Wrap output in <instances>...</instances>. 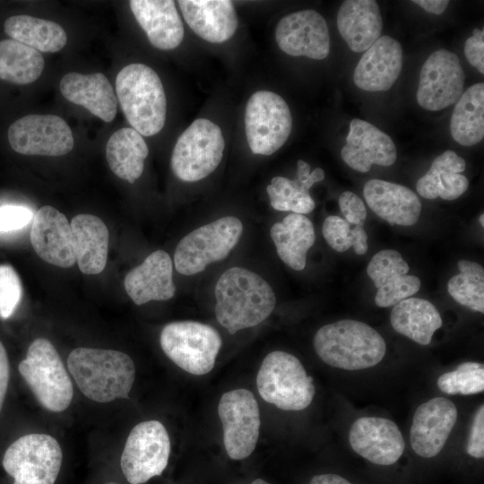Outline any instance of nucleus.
Listing matches in <instances>:
<instances>
[{
    "mask_svg": "<svg viewBox=\"0 0 484 484\" xmlns=\"http://www.w3.org/2000/svg\"><path fill=\"white\" fill-rule=\"evenodd\" d=\"M215 315L230 334L258 325L273 311L276 296L271 285L257 273L231 267L215 286Z\"/></svg>",
    "mask_w": 484,
    "mask_h": 484,
    "instance_id": "obj_1",
    "label": "nucleus"
},
{
    "mask_svg": "<svg viewBox=\"0 0 484 484\" xmlns=\"http://www.w3.org/2000/svg\"><path fill=\"white\" fill-rule=\"evenodd\" d=\"M67 366L87 398L104 403L129 398L135 367L127 354L115 350L82 347L70 352Z\"/></svg>",
    "mask_w": 484,
    "mask_h": 484,
    "instance_id": "obj_2",
    "label": "nucleus"
},
{
    "mask_svg": "<svg viewBox=\"0 0 484 484\" xmlns=\"http://www.w3.org/2000/svg\"><path fill=\"white\" fill-rule=\"evenodd\" d=\"M314 348L327 365L345 370L372 367L386 352L385 341L378 332L351 319L322 326L314 336Z\"/></svg>",
    "mask_w": 484,
    "mask_h": 484,
    "instance_id": "obj_3",
    "label": "nucleus"
},
{
    "mask_svg": "<svg viewBox=\"0 0 484 484\" xmlns=\"http://www.w3.org/2000/svg\"><path fill=\"white\" fill-rule=\"evenodd\" d=\"M117 99L128 123L143 136L161 131L167 116V99L156 72L134 63L125 66L116 78Z\"/></svg>",
    "mask_w": 484,
    "mask_h": 484,
    "instance_id": "obj_4",
    "label": "nucleus"
},
{
    "mask_svg": "<svg viewBox=\"0 0 484 484\" xmlns=\"http://www.w3.org/2000/svg\"><path fill=\"white\" fill-rule=\"evenodd\" d=\"M260 396L283 411H302L315 396L313 378L294 355L281 350L264 359L256 376Z\"/></svg>",
    "mask_w": 484,
    "mask_h": 484,
    "instance_id": "obj_5",
    "label": "nucleus"
},
{
    "mask_svg": "<svg viewBox=\"0 0 484 484\" xmlns=\"http://www.w3.org/2000/svg\"><path fill=\"white\" fill-rule=\"evenodd\" d=\"M18 369L43 408L61 412L69 407L73 396V383L57 350L48 340H34Z\"/></svg>",
    "mask_w": 484,
    "mask_h": 484,
    "instance_id": "obj_6",
    "label": "nucleus"
},
{
    "mask_svg": "<svg viewBox=\"0 0 484 484\" xmlns=\"http://www.w3.org/2000/svg\"><path fill=\"white\" fill-rule=\"evenodd\" d=\"M166 356L183 370L196 376L209 373L214 367L222 340L212 326L195 321L166 324L160 336Z\"/></svg>",
    "mask_w": 484,
    "mask_h": 484,
    "instance_id": "obj_7",
    "label": "nucleus"
},
{
    "mask_svg": "<svg viewBox=\"0 0 484 484\" xmlns=\"http://www.w3.org/2000/svg\"><path fill=\"white\" fill-rule=\"evenodd\" d=\"M242 232V222L233 216L222 217L194 229L176 247V270L183 275H194L210 264L223 260L236 246Z\"/></svg>",
    "mask_w": 484,
    "mask_h": 484,
    "instance_id": "obj_8",
    "label": "nucleus"
},
{
    "mask_svg": "<svg viewBox=\"0 0 484 484\" xmlns=\"http://www.w3.org/2000/svg\"><path fill=\"white\" fill-rule=\"evenodd\" d=\"M225 141L219 125L206 118L195 119L178 137L170 165L180 180L199 181L220 163Z\"/></svg>",
    "mask_w": 484,
    "mask_h": 484,
    "instance_id": "obj_9",
    "label": "nucleus"
},
{
    "mask_svg": "<svg viewBox=\"0 0 484 484\" xmlns=\"http://www.w3.org/2000/svg\"><path fill=\"white\" fill-rule=\"evenodd\" d=\"M62 458L61 447L55 437L47 434H28L9 445L2 463L13 478V484H54Z\"/></svg>",
    "mask_w": 484,
    "mask_h": 484,
    "instance_id": "obj_10",
    "label": "nucleus"
},
{
    "mask_svg": "<svg viewBox=\"0 0 484 484\" xmlns=\"http://www.w3.org/2000/svg\"><path fill=\"white\" fill-rule=\"evenodd\" d=\"M245 129L253 153H274L286 143L291 133L292 117L288 104L272 91L255 92L246 103Z\"/></svg>",
    "mask_w": 484,
    "mask_h": 484,
    "instance_id": "obj_11",
    "label": "nucleus"
},
{
    "mask_svg": "<svg viewBox=\"0 0 484 484\" xmlns=\"http://www.w3.org/2000/svg\"><path fill=\"white\" fill-rule=\"evenodd\" d=\"M170 454L167 429L158 420L143 421L129 433L120 460L123 474L130 484H142L166 469Z\"/></svg>",
    "mask_w": 484,
    "mask_h": 484,
    "instance_id": "obj_12",
    "label": "nucleus"
},
{
    "mask_svg": "<svg viewBox=\"0 0 484 484\" xmlns=\"http://www.w3.org/2000/svg\"><path fill=\"white\" fill-rule=\"evenodd\" d=\"M223 442L229 458L242 460L255 450L260 430V411L254 394L243 388L225 393L218 405Z\"/></svg>",
    "mask_w": 484,
    "mask_h": 484,
    "instance_id": "obj_13",
    "label": "nucleus"
},
{
    "mask_svg": "<svg viewBox=\"0 0 484 484\" xmlns=\"http://www.w3.org/2000/svg\"><path fill=\"white\" fill-rule=\"evenodd\" d=\"M8 140L24 155L62 156L70 152L74 139L67 123L55 115H28L8 128Z\"/></svg>",
    "mask_w": 484,
    "mask_h": 484,
    "instance_id": "obj_14",
    "label": "nucleus"
},
{
    "mask_svg": "<svg viewBox=\"0 0 484 484\" xmlns=\"http://www.w3.org/2000/svg\"><path fill=\"white\" fill-rule=\"evenodd\" d=\"M465 73L456 54L441 48L423 64L416 99L429 111L444 109L460 99L464 90Z\"/></svg>",
    "mask_w": 484,
    "mask_h": 484,
    "instance_id": "obj_15",
    "label": "nucleus"
},
{
    "mask_svg": "<svg viewBox=\"0 0 484 484\" xmlns=\"http://www.w3.org/2000/svg\"><path fill=\"white\" fill-rule=\"evenodd\" d=\"M278 47L292 56L324 59L330 53V36L324 18L315 10L289 13L275 29Z\"/></svg>",
    "mask_w": 484,
    "mask_h": 484,
    "instance_id": "obj_16",
    "label": "nucleus"
},
{
    "mask_svg": "<svg viewBox=\"0 0 484 484\" xmlns=\"http://www.w3.org/2000/svg\"><path fill=\"white\" fill-rule=\"evenodd\" d=\"M454 403L444 397L433 398L416 410L410 432L413 451L424 458L437 455L457 420Z\"/></svg>",
    "mask_w": 484,
    "mask_h": 484,
    "instance_id": "obj_17",
    "label": "nucleus"
},
{
    "mask_svg": "<svg viewBox=\"0 0 484 484\" xmlns=\"http://www.w3.org/2000/svg\"><path fill=\"white\" fill-rule=\"evenodd\" d=\"M349 440L358 454L377 465L393 464L405 448L397 425L380 417L358 419L350 429Z\"/></svg>",
    "mask_w": 484,
    "mask_h": 484,
    "instance_id": "obj_18",
    "label": "nucleus"
},
{
    "mask_svg": "<svg viewBox=\"0 0 484 484\" xmlns=\"http://www.w3.org/2000/svg\"><path fill=\"white\" fill-rule=\"evenodd\" d=\"M30 242L36 254L50 264L68 268L76 263L70 223L52 206H42L33 214Z\"/></svg>",
    "mask_w": 484,
    "mask_h": 484,
    "instance_id": "obj_19",
    "label": "nucleus"
},
{
    "mask_svg": "<svg viewBox=\"0 0 484 484\" xmlns=\"http://www.w3.org/2000/svg\"><path fill=\"white\" fill-rule=\"evenodd\" d=\"M409 271L407 262L396 250L384 249L373 255L367 273L377 289V307H393L419 291L421 281L417 276L409 275Z\"/></svg>",
    "mask_w": 484,
    "mask_h": 484,
    "instance_id": "obj_20",
    "label": "nucleus"
},
{
    "mask_svg": "<svg viewBox=\"0 0 484 484\" xmlns=\"http://www.w3.org/2000/svg\"><path fill=\"white\" fill-rule=\"evenodd\" d=\"M341 155L349 167L361 173L368 172L373 164L391 166L397 159L392 138L369 122L359 118L352 119L350 124Z\"/></svg>",
    "mask_w": 484,
    "mask_h": 484,
    "instance_id": "obj_21",
    "label": "nucleus"
},
{
    "mask_svg": "<svg viewBox=\"0 0 484 484\" xmlns=\"http://www.w3.org/2000/svg\"><path fill=\"white\" fill-rule=\"evenodd\" d=\"M402 67L401 44L389 36H380L358 62L353 81L363 91H385L394 84Z\"/></svg>",
    "mask_w": 484,
    "mask_h": 484,
    "instance_id": "obj_22",
    "label": "nucleus"
},
{
    "mask_svg": "<svg viewBox=\"0 0 484 484\" xmlns=\"http://www.w3.org/2000/svg\"><path fill=\"white\" fill-rule=\"evenodd\" d=\"M125 289L136 305L172 298L176 292L172 261L168 253L157 250L125 277Z\"/></svg>",
    "mask_w": 484,
    "mask_h": 484,
    "instance_id": "obj_23",
    "label": "nucleus"
},
{
    "mask_svg": "<svg viewBox=\"0 0 484 484\" xmlns=\"http://www.w3.org/2000/svg\"><path fill=\"white\" fill-rule=\"evenodd\" d=\"M177 4L190 29L208 42H225L238 29V18L231 1L179 0Z\"/></svg>",
    "mask_w": 484,
    "mask_h": 484,
    "instance_id": "obj_24",
    "label": "nucleus"
},
{
    "mask_svg": "<svg viewBox=\"0 0 484 484\" xmlns=\"http://www.w3.org/2000/svg\"><path fill=\"white\" fill-rule=\"evenodd\" d=\"M363 194L370 209L392 225L411 226L419 220L420 200L402 185L370 179L365 183Z\"/></svg>",
    "mask_w": 484,
    "mask_h": 484,
    "instance_id": "obj_25",
    "label": "nucleus"
},
{
    "mask_svg": "<svg viewBox=\"0 0 484 484\" xmlns=\"http://www.w3.org/2000/svg\"><path fill=\"white\" fill-rule=\"evenodd\" d=\"M129 5L150 43L161 50L177 48L184 26L172 0H131Z\"/></svg>",
    "mask_w": 484,
    "mask_h": 484,
    "instance_id": "obj_26",
    "label": "nucleus"
},
{
    "mask_svg": "<svg viewBox=\"0 0 484 484\" xmlns=\"http://www.w3.org/2000/svg\"><path fill=\"white\" fill-rule=\"evenodd\" d=\"M60 91L67 100L84 107L105 122H112L117 115V96L101 73H68L61 79Z\"/></svg>",
    "mask_w": 484,
    "mask_h": 484,
    "instance_id": "obj_27",
    "label": "nucleus"
},
{
    "mask_svg": "<svg viewBox=\"0 0 484 484\" xmlns=\"http://www.w3.org/2000/svg\"><path fill=\"white\" fill-rule=\"evenodd\" d=\"M338 30L350 49L361 53L380 37L383 21L374 0H346L337 13Z\"/></svg>",
    "mask_w": 484,
    "mask_h": 484,
    "instance_id": "obj_28",
    "label": "nucleus"
},
{
    "mask_svg": "<svg viewBox=\"0 0 484 484\" xmlns=\"http://www.w3.org/2000/svg\"><path fill=\"white\" fill-rule=\"evenodd\" d=\"M72 237L76 263L84 274L101 272L107 264L109 233L97 216L82 213L73 218Z\"/></svg>",
    "mask_w": 484,
    "mask_h": 484,
    "instance_id": "obj_29",
    "label": "nucleus"
},
{
    "mask_svg": "<svg viewBox=\"0 0 484 484\" xmlns=\"http://www.w3.org/2000/svg\"><path fill=\"white\" fill-rule=\"evenodd\" d=\"M465 168L464 159L454 151H445L433 160L427 173L418 180L417 192L426 199L454 200L468 189L469 181L461 174Z\"/></svg>",
    "mask_w": 484,
    "mask_h": 484,
    "instance_id": "obj_30",
    "label": "nucleus"
},
{
    "mask_svg": "<svg viewBox=\"0 0 484 484\" xmlns=\"http://www.w3.org/2000/svg\"><path fill=\"white\" fill-rule=\"evenodd\" d=\"M270 234L281 260L296 271L303 270L315 240L312 221L303 214L290 213L272 226Z\"/></svg>",
    "mask_w": 484,
    "mask_h": 484,
    "instance_id": "obj_31",
    "label": "nucleus"
},
{
    "mask_svg": "<svg viewBox=\"0 0 484 484\" xmlns=\"http://www.w3.org/2000/svg\"><path fill=\"white\" fill-rule=\"evenodd\" d=\"M390 321L397 333L420 345L429 344L443 324L436 307L419 298H408L393 306Z\"/></svg>",
    "mask_w": 484,
    "mask_h": 484,
    "instance_id": "obj_32",
    "label": "nucleus"
},
{
    "mask_svg": "<svg viewBox=\"0 0 484 484\" xmlns=\"http://www.w3.org/2000/svg\"><path fill=\"white\" fill-rule=\"evenodd\" d=\"M148 154L145 141L132 127L116 131L106 145V158L111 171L130 184L142 176Z\"/></svg>",
    "mask_w": 484,
    "mask_h": 484,
    "instance_id": "obj_33",
    "label": "nucleus"
},
{
    "mask_svg": "<svg viewBox=\"0 0 484 484\" xmlns=\"http://www.w3.org/2000/svg\"><path fill=\"white\" fill-rule=\"evenodd\" d=\"M450 133L462 146H472L484 137V83L469 87L456 101L450 120Z\"/></svg>",
    "mask_w": 484,
    "mask_h": 484,
    "instance_id": "obj_34",
    "label": "nucleus"
},
{
    "mask_svg": "<svg viewBox=\"0 0 484 484\" xmlns=\"http://www.w3.org/2000/svg\"><path fill=\"white\" fill-rule=\"evenodd\" d=\"M4 32L12 39L39 52L54 53L66 44L67 36L61 25L30 15H14L4 23Z\"/></svg>",
    "mask_w": 484,
    "mask_h": 484,
    "instance_id": "obj_35",
    "label": "nucleus"
},
{
    "mask_svg": "<svg viewBox=\"0 0 484 484\" xmlns=\"http://www.w3.org/2000/svg\"><path fill=\"white\" fill-rule=\"evenodd\" d=\"M45 61L40 52L14 39L0 41V79L23 85L42 73Z\"/></svg>",
    "mask_w": 484,
    "mask_h": 484,
    "instance_id": "obj_36",
    "label": "nucleus"
},
{
    "mask_svg": "<svg viewBox=\"0 0 484 484\" xmlns=\"http://www.w3.org/2000/svg\"><path fill=\"white\" fill-rule=\"evenodd\" d=\"M460 273L447 282L450 296L459 304L480 313H484V269L471 261L460 260Z\"/></svg>",
    "mask_w": 484,
    "mask_h": 484,
    "instance_id": "obj_37",
    "label": "nucleus"
},
{
    "mask_svg": "<svg viewBox=\"0 0 484 484\" xmlns=\"http://www.w3.org/2000/svg\"><path fill=\"white\" fill-rule=\"evenodd\" d=\"M309 189L298 178L291 180L280 176L272 177L266 187L273 209L298 214L309 213L315 209Z\"/></svg>",
    "mask_w": 484,
    "mask_h": 484,
    "instance_id": "obj_38",
    "label": "nucleus"
},
{
    "mask_svg": "<svg viewBox=\"0 0 484 484\" xmlns=\"http://www.w3.org/2000/svg\"><path fill=\"white\" fill-rule=\"evenodd\" d=\"M438 388L447 394H475L484 390V367L477 362H464L454 370L441 375Z\"/></svg>",
    "mask_w": 484,
    "mask_h": 484,
    "instance_id": "obj_39",
    "label": "nucleus"
},
{
    "mask_svg": "<svg viewBox=\"0 0 484 484\" xmlns=\"http://www.w3.org/2000/svg\"><path fill=\"white\" fill-rule=\"evenodd\" d=\"M22 296L19 275L13 266L0 264V317L9 318L18 307Z\"/></svg>",
    "mask_w": 484,
    "mask_h": 484,
    "instance_id": "obj_40",
    "label": "nucleus"
},
{
    "mask_svg": "<svg viewBox=\"0 0 484 484\" xmlns=\"http://www.w3.org/2000/svg\"><path fill=\"white\" fill-rule=\"evenodd\" d=\"M350 230V224L336 215L328 216L322 227L325 241L337 252H345L352 246Z\"/></svg>",
    "mask_w": 484,
    "mask_h": 484,
    "instance_id": "obj_41",
    "label": "nucleus"
},
{
    "mask_svg": "<svg viewBox=\"0 0 484 484\" xmlns=\"http://www.w3.org/2000/svg\"><path fill=\"white\" fill-rule=\"evenodd\" d=\"M33 212L22 205L0 206V233L22 229L32 220Z\"/></svg>",
    "mask_w": 484,
    "mask_h": 484,
    "instance_id": "obj_42",
    "label": "nucleus"
},
{
    "mask_svg": "<svg viewBox=\"0 0 484 484\" xmlns=\"http://www.w3.org/2000/svg\"><path fill=\"white\" fill-rule=\"evenodd\" d=\"M339 205L345 220L349 224L363 226L367 210L363 201L350 191L343 192L339 198Z\"/></svg>",
    "mask_w": 484,
    "mask_h": 484,
    "instance_id": "obj_43",
    "label": "nucleus"
},
{
    "mask_svg": "<svg viewBox=\"0 0 484 484\" xmlns=\"http://www.w3.org/2000/svg\"><path fill=\"white\" fill-rule=\"evenodd\" d=\"M466 452L474 458L484 456V406L477 410L467 442Z\"/></svg>",
    "mask_w": 484,
    "mask_h": 484,
    "instance_id": "obj_44",
    "label": "nucleus"
},
{
    "mask_svg": "<svg viewBox=\"0 0 484 484\" xmlns=\"http://www.w3.org/2000/svg\"><path fill=\"white\" fill-rule=\"evenodd\" d=\"M464 55L469 63L478 71L484 73V31L474 29L472 36L466 39Z\"/></svg>",
    "mask_w": 484,
    "mask_h": 484,
    "instance_id": "obj_45",
    "label": "nucleus"
},
{
    "mask_svg": "<svg viewBox=\"0 0 484 484\" xmlns=\"http://www.w3.org/2000/svg\"><path fill=\"white\" fill-rule=\"evenodd\" d=\"M10 377L9 360L6 350L0 341V411L6 395Z\"/></svg>",
    "mask_w": 484,
    "mask_h": 484,
    "instance_id": "obj_46",
    "label": "nucleus"
},
{
    "mask_svg": "<svg viewBox=\"0 0 484 484\" xmlns=\"http://www.w3.org/2000/svg\"><path fill=\"white\" fill-rule=\"evenodd\" d=\"M352 247L357 255H364L367 251V235L363 226H355L350 230Z\"/></svg>",
    "mask_w": 484,
    "mask_h": 484,
    "instance_id": "obj_47",
    "label": "nucleus"
},
{
    "mask_svg": "<svg viewBox=\"0 0 484 484\" xmlns=\"http://www.w3.org/2000/svg\"><path fill=\"white\" fill-rule=\"evenodd\" d=\"M412 3L419 5L425 11L434 14H441L446 9L449 1L447 0H414Z\"/></svg>",
    "mask_w": 484,
    "mask_h": 484,
    "instance_id": "obj_48",
    "label": "nucleus"
},
{
    "mask_svg": "<svg viewBox=\"0 0 484 484\" xmlns=\"http://www.w3.org/2000/svg\"><path fill=\"white\" fill-rule=\"evenodd\" d=\"M309 484H351L340 475L325 473L314 476Z\"/></svg>",
    "mask_w": 484,
    "mask_h": 484,
    "instance_id": "obj_49",
    "label": "nucleus"
},
{
    "mask_svg": "<svg viewBox=\"0 0 484 484\" xmlns=\"http://www.w3.org/2000/svg\"><path fill=\"white\" fill-rule=\"evenodd\" d=\"M250 484H269V483L262 479H256L253 480Z\"/></svg>",
    "mask_w": 484,
    "mask_h": 484,
    "instance_id": "obj_50",
    "label": "nucleus"
},
{
    "mask_svg": "<svg viewBox=\"0 0 484 484\" xmlns=\"http://www.w3.org/2000/svg\"><path fill=\"white\" fill-rule=\"evenodd\" d=\"M480 223L481 224V226L483 227L484 226V214L482 213L480 217Z\"/></svg>",
    "mask_w": 484,
    "mask_h": 484,
    "instance_id": "obj_51",
    "label": "nucleus"
},
{
    "mask_svg": "<svg viewBox=\"0 0 484 484\" xmlns=\"http://www.w3.org/2000/svg\"><path fill=\"white\" fill-rule=\"evenodd\" d=\"M106 484H117V483H116V482H108Z\"/></svg>",
    "mask_w": 484,
    "mask_h": 484,
    "instance_id": "obj_52",
    "label": "nucleus"
}]
</instances>
